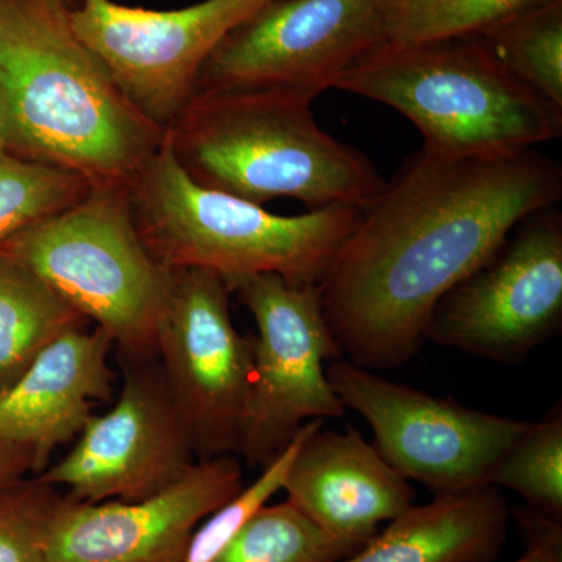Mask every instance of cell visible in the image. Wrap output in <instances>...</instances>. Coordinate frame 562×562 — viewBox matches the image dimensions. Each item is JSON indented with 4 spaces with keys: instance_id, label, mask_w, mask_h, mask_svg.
Returning <instances> with one entry per match:
<instances>
[{
    "instance_id": "cell-1",
    "label": "cell",
    "mask_w": 562,
    "mask_h": 562,
    "mask_svg": "<svg viewBox=\"0 0 562 562\" xmlns=\"http://www.w3.org/2000/svg\"><path fill=\"white\" fill-rule=\"evenodd\" d=\"M561 198V162L538 149L487 158L416 151L360 210L317 281L342 357L368 371L408 364L439 299L520 221Z\"/></svg>"
},
{
    "instance_id": "cell-2",
    "label": "cell",
    "mask_w": 562,
    "mask_h": 562,
    "mask_svg": "<svg viewBox=\"0 0 562 562\" xmlns=\"http://www.w3.org/2000/svg\"><path fill=\"white\" fill-rule=\"evenodd\" d=\"M162 140L74 31L66 0H0V149L128 190Z\"/></svg>"
},
{
    "instance_id": "cell-3",
    "label": "cell",
    "mask_w": 562,
    "mask_h": 562,
    "mask_svg": "<svg viewBox=\"0 0 562 562\" xmlns=\"http://www.w3.org/2000/svg\"><path fill=\"white\" fill-rule=\"evenodd\" d=\"M313 102L276 88L195 92L165 139L209 190L257 205L284 198L310 210L364 209L386 180L357 147L322 131Z\"/></svg>"
},
{
    "instance_id": "cell-4",
    "label": "cell",
    "mask_w": 562,
    "mask_h": 562,
    "mask_svg": "<svg viewBox=\"0 0 562 562\" xmlns=\"http://www.w3.org/2000/svg\"><path fill=\"white\" fill-rule=\"evenodd\" d=\"M127 195L140 241L158 265L169 272H209L231 291L265 273L317 284L360 217L349 206L279 216L203 188L177 165L166 139Z\"/></svg>"
},
{
    "instance_id": "cell-5",
    "label": "cell",
    "mask_w": 562,
    "mask_h": 562,
    "mask_svg": "<svg viewBox=\"0 0 562 562\" xmlns=\"http://www.w3.org/2000/svg\"><path fill=\"white\" fill-rule=\"evenodd\" d=\"M333 90L391 106L439 157L487 158L562 135V109L512 76L475 38L391 46L366 55Z\"/></svg>"
},
{
    "instance_id": "cell-6",
    "label": "cell",
    "mask_w": 562,
    "mask_h": 562,
    "mask_svg": "<svg viewBox=\"0 0 562 562\" xmlns=\"http://www.w3.org/2000/svg\"><path fill=\"white\" fill-rule=\"evenodd\" d=\"M0 255L49 284L120 355L155 358L171 272L140 241L127 190L92 188L68 209L11 236Z\"/></svg>"
},
{
    "instance_id": "cell-7",
    "label": "cell",
    "mask_w": 562,
    "mask_h": 562,
    "mask_svg": "<svg viewBox=\"0 0 562 562\" xmlns=\"http://www.w3.org/2000/svg\"><path fill=\"white\" fill-rule=\"evenodd\" d=\"M257 325L254 375L238 453L265 468L310 420L339 419L347 408L328 382L325 361L342 360L316 284L265 273L233 290Z\"/></svg>"
},
{
    "instance_id": "cell-8",
    "label": "cell",
    "mask_w": 562,
    "mask_h": 562,
    "mask_svg": "<svg viewBox=\"0 0 562 562\" xmlns=\"http://www.w3.org/2000/svg\"><path fill=\"white\" fill-rule=\"evenodd\" d=\"M562 325V214L520 221L490 257L439 299L425 341L520 364Z\"/></svg>"
},
{
    "instance_id": "cell-9",
    "label": "cell",
    "mask_w": 562,
    "mask_h": 562,
    "mask_svg": "<svg viewBox=\"0 0 562 562\" xmlns=\"http://www.w3.org/2000/svg\"><path fill=\"white\" fill-rule=\"evenodd\" d=\"M327 376L342 405L368 422L384 461L435 497L487 486L495 462L530 425L391 382L349 361H331Z\"/></svg>"
},
{
    "instance_id": "cell-10",
    "label": "cell",
    "mask_w": 562,
    "mask_h": 562,
    "mask_svg": "<svg viewBox=\"0 0 562 562\" xmlns=\"http://www.w3.org/2000/svg\"><path fill=\"white\" fill-rule=\"evenodd\" d=\"M386 2L271 0L217 44L194 94L276 88L316 99L386 44Z\"/></svg>"
},
{
    "instance_id": "cell-11",
    "label": "cell",
    "mask_w": 562,
    "mask_h": 562,
    "mask_svg": "<svg viewBox=\"0 0 562 562\" xmlns=\"http://www.w3.org/2000/svg\"><path fill=\"white\" fill-rule=\"evenodd\" d=\"M220 277L171 271L155 358L199 461L238 452L254 375L250 338L236 330Z\"/></svg>"
},
{
    "instance_id": "cell-12",
    "label": "cell",
    "mask_w": 562,
    "mask_h": 562,
    "mask_svg": "<svg viewBox=\"0 0 562 562\" xmlns=\"http://www.w3.org/2000/svg\"><path fill=\"white\" fill-rule=\"evenodd\" d=\"M271 0H202L146 10L113 0H81L70 22L109 68L136 110L161 131L184 109L217 44Z\"/></svg>"
},
{
    "instance_id": "cell-13",
    "label": "cell",
    "mask_w": 562,
    "mask_h": 562,
    "mask_svg": "<svg viewBox=\"0 0 562 562\" xmlns=\"http://www.w3.org/2000/svg\"><path fill=\"white\" fill-rule=\"evenodd\" d=\"M121 355L124 384L110 412L92 414L68 454L36 479L77 502H136L179 482L198 462L158 362Z\"/></svg>"
},
{
    "instance_id": "cell-14",
    "label": "cell",
    "mask_w": 562,
    "mask_h": 562,
    "mask_svg": "<svg viewBox=\"0 0 562 562\" xmlns=\"http://www.w3.org/2000/svg\"><path fill=\"white\" fill-rule=\"evenodd\" d=\"M244 487L235 454L195 462L143 501L77 502L66 494L46 562H181L199 525Z\"/></svg>"
},
{
    "instance_id": "cell-15",
    "label": "cell",
    "mask_w": 562,
    "mask_h": 562,
    "mask_svg": "<svg viewBox=\"0 0 562 562\" xmlns=\"http://www.w3.org/2000/svg\"><path fill=\"white\" fill-rule=\"evenodd\" d=\"M283 491L299 513L355 553L379 535L380 525L414 505L409 480L360 431H333L324 424L299 447Z\"/></svg>"
},
{
    "instance_id": "cell-16",
    "label": "cell",
    "mask_w": 562,
    "mask_h": 562,
    "mask_svg": "<svg viewBox=\"0 0 562 562\" xmlns=\"http://www.w3.org/2000/svg\"><path fill=\"white\" fill-rule=\"evenodd\" d=\"M114 344L94 327L65 333L0 391V441L31 450L40 475L58 447L76 439L92 406L109 401Z\"/></svg>"
},
{
    "instance_id": "cell-17",
    "label": "cell",
    "mask_w": 562,
    "mask_h": 562,
    "mask_svg": "<svg viewBox=\"0 0 562 562\" xmlns=\"http://www.w3.org/2000/svg\"><path fill=\"white\" fill-rule=\"evenodd\" d=\"M508 524V505L497 487L439 495L409 506L342 562H494Z\"/></svg>"
},
{
    "instance_id": "cell-18",
    "label": "cell",
    "mask_w": 562,
    "mask_h": 562,
    "mask_svg": "<svg viewBox=\"0 0 562 562\" xmlns=\"http://www.w3.org/2000/svg\"><path fill=\"white\" fill-rule=\"evenodd\" d=\"M88 324L49 284L0 255V391L50 342Z\"/></svg>"
},
{
    "instance_id": "cell-19",
    "label": "cell",
    "mask_w": 562,
    "mask_h": 562,
    "mask_svg": "<svg viewBox=\"0 0 562 562\" xmlns=\"http://www.w3.org/2000/svg\"><path fill=\"white\" fill-rule=\"evenodd\" d=\"M517 80L562 109V0H549L472 36Z\"/></svg>"
},
{
    "instance_id": "cell-20",
    "label": "cell",
    "mask_w": 562,
    "mask_h": 562,
    "mask_svg": "<svg viewBox=\"0 0 562 562\" xmlns=\"http://www.w3.org/2000/svg\"><path fill=\"white\" fill-rule=\"evenodd\" d=\"M487 486L506 487L519 494L553 522L562 519V409L554 406L541 422L527 430L495 462Z\"/></svg>"
},
{
    "instance_id": "cell-21",
    "label": "cell",
    "mask_w": 562,
    "mask_h": 562,
    "mask_svg": "<svg viewBox=\"0 0 562 562\" xmlns=\"http://www.w3.org/2000/svg\"><path fill=\"white\" fill-rule=\"evenodd\" d=\"M351 554L283 502L262 506L213 562H342Z\"/></svg>"
},
{
    "instance_id": "cell-22",
    "label": "cell",
    "mask_w": 562,
    "mask_h": 562,
    "mask_svg": "<svg viewBox=\"0 0 562 562\" xmlns=\"http://www.w3.org/2000/svg\"><path fill=\"white\" fill-rule=\"evenodd\" d=\"M549 0H387L386 44L472 38Z\"/></svg>"
},
{
    "instance_id": "cell-23",
    "label": "cell",
    "mask_w": 562,
    "mask_h": 562,
    "mask_svg": "<svg viewBox=\"0 0 562 562\" xmlns=\"http://www.w3.org/2000/svg\"><path fill=\"white\" fill-rule=\"evenodd\" d=\"M92 190L77 173L25 161L0 149V246L79 202Z\"/></svg>"
},
{
    "instance_id": "cell-24",
    "label": "cell",
    "mask_w": 562,
    "mask_h": 562,
    "mask_svg": "<svg viewBox=\"0 0 562 562\" xmlns=\"http://www.w3.org/2000/svg\"><path fill=\"white\" fill-rule=\"evenodd\" d=\"M324 420H310L295 432L292 441L269 464L262 468V473L250 486L243 487L231 501L225 502L216 512L211 513L198 530L192 535L187 554L181 562H213L222 550L233 541L262 506L283 490L284 480L290 471L292 461L302 442Z\"/></svg>"
},
{
    "instance_id": "cell-25",
    "label": "cell",
    "mask_w": 562,
    "mask_h": 562,
    "mask_svg": "<svg viewBox=\"0 0 562 562\" xmlns=\"http://www.w3.org/2000/svg\"><path fill=\"white\" fill-rule=\"evenodd\" d=\"M65 498L36 476L0 492V562H46L52 522Z\"/></svg>"
},
{
    "instance_id": "cell-26",
    "label": "cell",
    "mask_w": 562,
    "mask_h": 562,
    "mask_svg": "<svg viewBox=\"0 0 562 562\" xmlns=\"http://www.w3.org/2000/svg\"><path fill=\"white\" fill-rule=\"evenodd\" d=\"M525 553L513 562H562V527L541 514H522Z\"/></svg>"
},
{
    "instance_id": "cell-27",
    "label": "cell",
    "mask_w": 562,
    "mask_h": 562,
    "mask_svg": "<svg viewBox=\"0 0 562 562\" xmlns=\"http://www.w3.org/2000/svg\"><path fill=\"white\" fill-rule=\"evenodd\" d=\"M35 472V458L31 450L16 443L0 441V492L27 479Z\"/></svg>"
}]
</instances>
